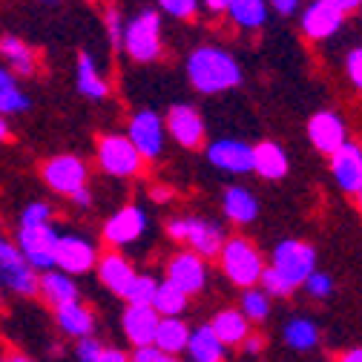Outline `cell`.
Here are the masks:
<instances>
[{
	"label": "cell",
	"mask_w": 362,
	"mask_h": 362,
	"mask_svg": "<svg viewBox=\"0 0 362 362\" xmlns=\"http://www.w3.org/2000/svg\"><path fill=\"white\" fill-rule=\"evenodd\" d=\"M0 362H32L26 354H18V351H9V354H4L0 356Z\"/></svg>",
	"instance_id": "51"
},
{
	"label": "cell",
	"mask_w": 362,
	"mask_h": 362,
	"mask_svg": "<svg viewBox=\"0 0 362 362\" xmlns=\"http://www.w3.org/2000/svg\"><path fill=\"white\" fill-rule=\"evenodd\" d=\"M26 110H29V95L23 89H18V83L0 89V115H18Z\"/></svg>",
	"instance_id": "36"
},
{
	"label": "cell",
	"mask_w": 362,
	"mask_h": 362,
	"mask_svg": "<svg viewBox=\"0 0 362 362\" xmlns=\"http://www.w3.org/2000/svg\"><path fill=\"white\" fill-rule=\"evenodd\" d=\"M150 199H153V202H158V204H164V202H170V199H173V190H170L167 185H161V187H153Z\"/></svg>",
	"instance_id": "47"
},
{
	"label": "cell",
	"mask_w": 362,
	"mask_h": 362,
	"mask_svg": "<svg viewBox=\"0 0 362 362\" xmlns=\"http://www.w3.org/2000/svg\"><path fill=\"white\" fill-rule=\"evenodd\" d=\"M187 78L202 95H216L242 83L239 61L218 47H196L187 58Z\"/></svg>",
	"instance_id": "1"
},
{
	"label": "cell",
	"mask_w": 362,
	"mask_h": 362,
	"mask_svg": "<svg viewBox=\"0 0 362 362\" xmlns=\"http://www.w3.org/2000/svg\"><path fill=\"white\" fill-rule=\"evenodd\" d=\"M37 4H43V6H58L61 0H37Z\"/></svg>",
	"instance_id": "54"
},
{
	"label": "cell",
	"mask_w": 362,
	"mask_h": 362,
	"mask_svg": "<svg viewBox=\"0 0 362 362\" xmlns=\"http://www.w3.org/2000/svg\"><path fill=\"white\" fill-rule=\"evenodd\" d=\"M230 18L245 26V29H259L267 18V4L264 0H230V6H228Z\"/></svg>",
	"instance_id": "32"
},
{
	"label": "cell",
	"mask_w": 362,
	"mask_h": 362,
	"mask_svg": "<svg viewBox=\"0 0 362 362\" xmlns=\"http://www.w3.org/2000/svg\"><path fill=\"white\" fill-rule=\"evenodd\" d=\"M6 86H15V75L9 69H0V89H6Z\"/></svg>",
	"instance_id": "52"
},
{
	"label": "cell",
	"mask_w": 362,
	"mask_h": 362,
	"mask_svg": "<svg viewBox=\"0 0 362 362\" xmlns=\"http://www.w3.org/2000/svg\"><path fill=\"white\" fill-rule=\"evenodd\" d=\"M356 202H359V213H362V190L356 193Z\"/></svg>",
	"instance_id": "55"
},
{
	"label": "cell",
	"mask_w": 362,
	"mask_h": 362,
	"mask_svg": "<svg viewBox=\"0 0 362 362\" xmlns=\"http://www.w3.org/2000/svg\"><path fill=\"white\" fill-rule=\"evenodd\" d=\"M43 181L61 196H72L86 187V164L78 156H55L43 164Z\"/></svg>",
	"instance_id": "14"
},
{
	"label": "cell",
	"mask_w": 362,
	"mask_h": 362,
	"mask_svg": "<svg viewBox=\"0 0 362 362\" xmlns=\"http://www.w3.org/2000/svg\"><path fill=\"white\" fill-rule=\"evenodd\" d=\"M282 339L293 351H310V348L320 345L322 331L313 320H308V316H293V320H288L282 328Z\"/></svg>",
	"instance_id": "30"
},
{
	"label": "cell",
	"mask_w": 362,
	"mask_h": 362,
	"mask_svg": "<svg viewBox=\"0 0 362 362\" xmlns=\"http://www.w3.org/2000/svg\"><path fill=\"white\" fill-rule=\"evenodd\" d=\"M308 291V296L313 299H328L334 293V279L328 274H310V279L302 285Z\"/></svg>",
	"instance_id": "38"
},
{
	"label": "cell",
	"mask_w": 362,
	"mask_h": 362,
	"mask_svg": "<svg viewBox=\"0 0 362 362\" xmlns=\"http://www.w3.org/2000/svg\"><path fill=\"white\" fill-rule=\"evenodd\" d=\"M95 274H98V282L115 293V296H124V291L129 288V282L139 276V270L129 264V259H124L121 253H104L98 256V264H95Z\"/></svg>",
	"instance_id": "20"
},
{
	"label": "cell",
	"mask_w": 362,
	"mask_h": 362,
	"mask_svg": "<svg viewBox=\"0 0 362 362\" xmlns=\"http://www.w3.org/2000/svg\"><path fill=\"white\" fill-rule=\"evenodd\" d=\"M207 161L224 173H253V147L239 139H218L207 147Z\"/></svg>",
	"instance_id": "16"
},
{
	"label": "cell",
	"mask_w": 362,
	"mask_h": 362,
	"mask_svg": "<svg viewBox=\"0 0 362 362\" xmlns=\"http://www.w3.org/2000/svg\"><path fill=\"white\" fill-rule=\"evenodd\" d=\"M164 282L175 285L187 299L202 293L207 285V262L190 250H178L164 267Z\"/></svg>",
	"instance_id": "10"
},
{
	"label": "cell",
	"mask_w": 362,
	"mask_h": 362,
	"mask_svg": "<svg viewBox=\"0 0 362 362\" xmlns=\"http://www.w3.org/2000/svg\"><path fill=\"white\" fill-rule=\"evenodd\" d=\"M158 4V9L164 12V15H170V18H178V21H187V18H193L196 12H199V0H156Z\"/></svg>",
	"instance_id": "37"
},
{
	"label": "cell",
	"mask_w": 362,
	"mask_h": 362,
	"mask_svg": "<svg viewBox=\"0 0 362 362\" xmlns=\"http://www.w3.org/2000/svg\"><path fill=\"white\" fill-rule=\"evenodd\" d=\"M158 322H161V316L156 313L153 305H127L121 313V331H124L127 342L132 345V351L156 345Z\"/></svg>",
	"instance_id": "12"
},
{
	"label": "cell",
	"mask_w": 362,
	"mask_h": 362,
	"mask_svg": "<svg viewBox=\"0 0 362 362\" xmlns=\"http://www.w3.org/2000/svg\"><path fill=\"white\" fill-rule=\"evenodd\" d=\"M239 348H242V351H245L247 356H259V354L264 351V337H262V334H253V331H250V337H247V339H245V342H242Z\"/></svg>",
	"instance_id": "43"
},
{
	"label": "cell",
	"mask_w": 362,
	"mask_h": 362,
	"mask_svg": "<svg viewBox=\"0 0 362 362\" xmlns=\"http://www.w3.org/2000/svg\"><path fill=\"white\" fill-rule=\"evenodd\" d=\"M253 170L267 178V181H276V178H285L288 173V156L279 144L274 141H259L253 147Z\"/></svg>",
	"instance_id": "26"
},
{
	"label": "cell",
	"mask_w": 362,
	"mask_h": 362,
	"mask_svg": "<svg viewBox=\"0 0 362 362\" xmlns=\"http://www.w3.org/2000/svg\"><path fill=\"white\" fill-rule=\"evenodd\" d=\"M221 210L230 221L236 224H250L256 216H259V202L250 190L245 187H228L221 196Z\"/></svg>",
	"instance_id": "28"
},
{
	"label": "cell",
	"mask_w": 362,
	"mask_h": 362,
	"mask_svg": "<svg viewBox=\"0 0 362 362\" xmlns=\"http://www.w3.org/2000/svg\"><path fill=\"white\" fill-rule=\"evenodd\" d=\"M69 199H72V204H78V207H93V193H89V187H81V190L72 193Z\"/></svg>",
	"instance_id": "46"
},
{
	"label": "cell",
	"mask_w": 362,
	"mask_h": 362,
	"mask_svg": "<svg viewBox=\"0 0 362 362\" xmlns=\"http://www.w3.org/2000/svg\"><path fill=\"white\" fill-rule=\"evenodd\" d=\"M218 262H221V270H224V276H228L233 285L250 291L262 282V274H264V259L259 253V247L242 236L236 239H228L218 253Z\"/></svg>",
	"instance_id": "3"
},
{
	"label": "cell",
	"mask_w": 362,
	"mask_h": 362,
	"mask_svg": "<svg viewBox=\"0 0 362 362\" xmlns=\"http://www.w3.org/2000/svg\"><path fill=\"white\" fill-rule=\"evenodd\" d=\"M242 313L250 325H259L270 316V296L262 288H250L242 293Z\"/></svg>",
	"instance_id": "33"
},
{
	"label": "cell",
	"mask_w": 362,
	"mask_h": 362,
	"mask_svg": "<svg viewBox=\"0 0 362 362\" xmlns=\"http://www.w3.org/2000/svg\"><path fill=\"white\" fill-rule=\"evenodd\" d=\"M187 305H190V299L181 293L175 285H170V282H158L153 308H156V313L161 316V320H167V316H181V313L187 310Z\"/></svg>",
	"instance_id": "31"
},
{
	"label": "cell",
	"mask_w": 362,
	"mask_h": 362,
	"mask_svg": "<svg viewBox=\"0 0 362 362\" xmlns=\"http://www.w3.org/2000/svg\"><path fill=\"white\" fill-rule=\"evenodd\" d=\"M342 12L334 9L331 4H325V0H316V4H310L305 12H302V32L313 40H322V37H331L339 26H342Z\"/></svg>",
	"instance_id": "22"
},
{
	"label": "cell",
	"mask_w": 362,
	"mask_h": 362,
	"mask_svg": "<svg viewBox=\"0 0 362 362\" xmlns=\"http://www.w3.org/2000/svg\"><path fill=\"white\" fill-rule=\"evenodd\" d=\"M37 296L55 308H64L69 302H81V291H78V282L61 270H47V274H40L37 279Z\"/></svg>",
	"instance_id": "21"
},
{
	"label": "cell",
	"mask_w": 362,
	"mask_h": 362,
	"mask_svg": "<svg viewBox=\"0 0 362 362\" xmlns=\"http://www.w3.org/2000/svg\"><path fill=\"white\" fill-rule=\"evenodd\" d=\"M308 139H310V144L320 153L334 156L339 147H345V124H342V118L337 112L322 110V112L310 115V121H308Z\"/></svg>",
	"instance_id": "17"
},
{
	"label": "cell",
	"mask_w": 362,
	"mask_h": 362,
	"mask_svg": "<svg viewBox=\"0 0 362 362\" xmlns=\"http://www.w3.org/2000/svg\"><path fill=\"white\" fill-rule=\"evenodd\" d=\"M75 86H78V93L89 101H104L110 95V83L101 78V72H98V66H95V61L89 52L78 55V81H75Z\"/></svg>",
	"instance_id": "27"
},
{
	"label": "cell",
	"mask_w": 362,
	"mask_h": 362,
	"mask_svg": "<svg viewBox=\"0 0 362 362\" xmlns=\"http://www.w3.org/2000/svg\"><path fill=\"white\" fill-rule=\"evenodd\" d=\"M167 236L173 242H181L187 245L190 253L202 256V259H210V256H218L221 247H224V230L218 228L216 221L210 218H196V216H178V218H170L167 221Z\"/></svg>",
	"instance_id": "4"
},
{
	"label": "cell",
	"mask_w": 362,
	"mask_h": 362,
	"mask_svg": "<svg viewBox=\"0 0 362 362\" xmlns=\"http://www.w3.org/2000/svg\"><path fill=\"white\" fill-rule=\"evenodd\" d=\"M0 55L6 58L12 75H23V78L35 75V52H32L29 43H23L21 37H15V35L0 37Z\"/></svg>",
	"instance_id": "29"
},
{
	"label": "cell",
	"mask_w": 362,
	"mask_h": 362,
	"mask_svg": "<svg viewBox=\"0 0 362 362\" xmlns=\"http://www.w3.org/2000/svg\"><path fill=\"white\" fill-rule=\"evenodd\" d=\"M164 118L153 110H139L129 121V129H127V139L132 141V147L139 150L141 158H158L161 150H164Z\"/></svg>",
	"instance_id": "11"
},
{
	"label": "cell",
	"mask_w": 362,
	"mask_h": 362,
	"mask_svg": "<svg viewBox=\"0 0 362 362\" xmlns=\"http://www.w3.org/2000/svg\"><path fill=\"white\" fill-rule=\"evenodd\" d=\"M101 351H104V345H101L95 337L81 339V342L75 345V362H104V359H101Z\"/></svg>",
	"instance_id": "39"
},
{
	"label": "cell",
	"mask_w": 362,
	"mask_h": 362,
	"mask_svg": "<svg viewBox=\"0 0 362 362\" xmlns=\"http://www.w3.org/2000/svg\"><path fill=\"white\" fill-rule=\"evenodd\" d=\"M337 362H362V345H359V348H348V351H342Z\"/></svg>",
	"instance_id": "48"
},
{
	"label": "cell",
	"mask_w": 362,
	"mask_h": 362,
	"mask_svg": "<svg viewBox=\"0 0 362 362\" xmlns=\"http://www.w3.org/2000/svg\"><path fill=\"white\" fill-rule=\"evenodd\" d=\"M141 156L132 147V141L127 135H104L98 141V164L104 173L115 175V178H132L141 173Z\"/></svg>",
	"instance_id": "7"
},
{
	"label": "cell",
	"mask_w": 362,
	"mask_h": 362,
	"mask_svg": "<svg viewBox=\"0 0 362 362\" xmlns=\"http://www.w3.org/2000/svg\"><path fill=\"white\" fill-rule=\"evenodd\" d=\"M359 4H362V0H359Z\"/></svg>",
	"instance_id": "56"
},
{
	"label": "cell",
	"mask_w": 362,
	"mask_h": 362,
	"mask_svg": "<svg viewBox=\"0 0 362 362\" xmlns=\"http://www.w3.org/2000/svg\"><path fill=\"white\" fill-rule=\"evenodd\" d=\"M40 224H52V207L47 202H29L21 210L18 228H40Z\"/></svg>",
	"instance_id": "35"
},
{
	"label": "cell",
	"mask_w": 362,
	"mask_h": 362,
	"mask_svg": "<svg viewBox=\"0 0 362 362\" xmlns=\"http://www.w3.org/2000/svg\"><path fill=\"white\" fill-rule=\"evenodd\" d=\"M187 356H190V362H224L228 359V348L218 342V337L213 334L210 325H199L190 334Z\"/></svg>",
	"instance_id": "25"
},
{
	"label": "cell",
	"mask_w": 362,
	"mask_h": 362,
	"mask_svg": "<svg viewBox=\"0 0 362 362\" xmlns=\"http://www.w3.org/2000/svg\"><path fill=\"white\" fill-rule=\"evenodd\" d=\"M190 334L193 328L181 320V316H167V320L158 322V334H156V345L161 354H170V356H178L187 351V342H190Z\"/></svg>",
	"instance_id": "24"
},
{
	"label": "cell",
	"mask_w": 362,
	"mask_h": 362,
	"mask_svg": "<svg viewBox=\"0 0 362 362\" xmlns=\"http://www.w3.org/2000/svg\"><path fill=\"white\" fill-rule=\"evenodd\" d=\"M325 4H331L334 9H339V12L345 15V12H351V9L359 6V0H325Z\"/></svg>",
	"instance_id": "49"
},
{
	"label": "cell",
	"mask_w": 362,
	"mask_h": 362,
	"mask_svg": "<svg viewBox=\"0 0 362 362\" xmlns=\"http://www.w3.org/2000/svg\"><path fill=\"white\" fill-rule=\"evenodd\" d=\"M345 66H348V78L354 81V86L362 89V49H351L345 58Z\"/></svg>",
	"instance_id": "42"
},
{
	"label": "cell",
	"mask_w": 362,
	"mask_h": 362,
	"mask_svg": "<svg viewBox=\"0 0 362 362\" xmlns=\"http://www.w3.org/2000/svg\"><path fill=\"white\" fill-rule=\"evenodd\" d=\"M202 4L207 6V12H228L230 0H202Z\"/></svg>",
	"instance_id": "50"
},
{
	"label": "cell",
	"mask_w": 362,
	"mask_h": 362,
	"mask_svg": "<svg viewBox=\"0 0 362 362\" xmlns=\"http://www.w3.org/2000/svg\"><path fill=\"white\" fill-rule=\"evenodd\" d=\"M124 49L139 64H150L161 55V15L156 9H144L124 23Z\"/></svg>",
	"instance_id": "5"
},
{
	"label": "cell",
	"mask_w": 362,
	"mask_h": 362,
	"mask_svg": "<svg viewBox=\"0 0 362 362\" xmlns=\"http://www.w3.org/2000/svg\"><path fill=\"white\" fill-rule=\"evenodd\" d=\"M129 362H178V356L161 354L158 348H139L129 354Z\"/></svg>",
	"instance_id": "41"
},
{
	"label": "cell",
	"mask_w": 362,
	"mask_h": 362,
	"mask_svg": "<svg viewBox=\"0 0 362 362\" xmlns=\"http://www.w3.org/2000/svg\"><path fill=\"white\" fill-rule=\"evenodd\" d=\"M58 230L52 224H40V228H18V250L23 259L37 270L47 274L55 270V245H58Z\"/></svg>",
	"instance_id": "8"
},
{
	"label": "cell",
	"mask_w": 362,
	"mask_h": 362,
	"mask_svg": "<svg viewBox=\"0 0 362 362\" xmlns=\"http://www.w3.org/2000/svg\"><path fill=\"white\" fill-rule=\"evenodd\" d=\"M55 322H58L64 337L78 339V342L95 337V325H98L95 313L89 310L83 302H69L64 308H55Z\"/></svg>",
	"instance_id": "19"
},
{
	"label": "cell",
	"mask_w": 362,
	"mask_h": 362,
	"mask_svg": "<svg viewBox=\"0 0 362 362\" xmlns=\"http://www.w3.org/2000/svg\"><path fill=\"white\" fill-rule=\"evenodd\" d=\"M207 325L213 328V334L218 337V342H221L224 348H239V345L250 337V322L245 320V313L236 310V308L218 310Z\"/></svg>",
	"instance_id": "23"
},
{
	"label": "cell",
	"mask_w": 362,
	"mask_h": 362,
	"mask_svg": "<svg viewBox=\"0 0 362 362\" xmlns=\"http://www.w3.org/2000/svg\"><path fill=\"white\" fill-rule=\"evenodd\" d=\"M104 23H107V35H110L112 47H115V49L124 47V21H121V12H118V9H107Z\"/></svg>",
	"instance_id": "40"
},
{
	"label": "cell",
	"mask_w": 362,
	"mask_h": 362,
	"mask_svg": "<svg viewBox=\"0 0 362 362\" xmlns=\"http://www.w3.org/2000/svg\"><path fill=\"white\" fill-rule=\"evenodd\" d=\"M164 127L173 135V141L187 150H193L204 141V121H202L199 110L190 104H173L164 115Z\"/></svg>",
	"instance_id": "15"
},
{
	"label": "cell",
	"mask_w": 362,
	"mask_h": 362,
	"mask_svg": "<svg viewBox=\"0 0 362 362\" xmlns=\"http://www.w3.org/2000/svg\"><path fill=\"white\" fill-rule=\"evenodd\" d=\"M156 291H158V279L150 276V274H139V276L129 282V288L124 291L121 299H124L127 305H153Z\"/></svg>",
	"instance_id": "34"
},
{
	"label": "cell",
	"mask_w": 362,
	"mask_h": 362,
	"mask_svg": "<svg viewBox=\"0 0 362 362\" xmlns=\"http://www.w3.org/2000/svg\"><path fill=\"white\" fill-rule=\"evenodd\" d=\"M267 267L276 274V279L285 285V291L293 293L299 285H305L310 279V274H316V250L308 242L285 239L274 247V256H270Z\"/></svg>",
	"instance_id": "2"
},
{
	"label": "cell",
	"mask_w": 362,
	"mask_h": 362,
	"mask_svg": "<svg viewBox=\"0 0 362 362\" xmlns=\"http://www.w3.org/2000/svg\"><path fill=\"white\" fill-rule=\"evenodd\" d=\"M37 279L40 274L23 259L18 245L9 239H0V288L15 296L32 299L37 296Z\"/></svg>",
	"instance_id": "6"
},
{
	"label": "cell",
	"mask_w": 362,
	"mask_h": 362,
	"mask_svg": "<svg viewBox=\"0 0 362 362\" xmlns=\"http://www.w3.org/2000/svg\"><path fill=\"white\" fill-rule=\"evenodd\" d=\"M270 4H274V9L279 15H293L299 9V0H270Z\"/></svg>",
	"instance_id": "45"
},
{
	"label": "cell",
	"mask_w": 362,
	"mask_h": 362,
	"mask_svg": "<svg viewBox=\"0 0 362 362\" xmlns=\"http://www.w3.org/2000/svg\"><path fill=\"white\" fill-rule=\"evenodd\" d=\"M101 359H104V362H129V354L121 351V348H110V345H104Z\"/></svg>",
	"instance_id": "44"
},
{
	"label": "cell",
	"mask_w": 362,
	"mask_h": 362,
	"mask_svg": "<svg viewBox=\"0 0 362 362\" xmlns=\"http://www.w3.org/2000/svg\"><path fill=\"white\" fill-rule=\"evenodd\" d=\"M144 233H147V213L139 204L121 207L104 224V242L112 247H127L132 242H139Z\"/></svg>",
	"instance_id": "13"
},
{
	"label": "cell",
	"mask_w": 362,
	"mask_h": 362,
	"mask_svg": "<svg viewBox=\"0 0 362 362\" xmlns=\"http://www.w3.org/2000/svg\"><path fill=\"white\" fill-rule=\"evenodd\" d=\"M6 139H9V124L4 115H0V141H6Z\"/></svg>",
	"instance_id": "53"
},
{
	"label": "cell",
	"mask_w": 362,
	"mask_h": 362,
	"mask_svg": "<svg viewBox=\"0 0 362 362\" xmlns=\"http://www.w3.org/2000/svg\"><path fill=\"white\" fill-rule=\"evenodd\" d=\"M98 264V247L78 233H61L55 245V270L66 276H83Z\"/></svg>",
	"instance_id": "9"
},
{
	"label": "cell",
	"mask_w": 362,
	"mask_h": 362,
	"mask_svg": "<svg viewBox=\"0 0 362 362\" xmlns=\"http://www.w3.org/2000/svg\"><path fill=\"white\" fill-rule=\"evenodd\" d=\"M331 170L337 185L345 193H359L362 190V150L351 141H345V147H339L331 156Z\"/></svg>",
	"instance_id": "18"
}]
</instances>
